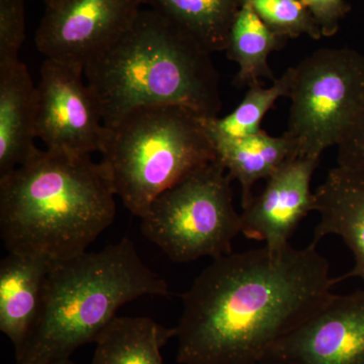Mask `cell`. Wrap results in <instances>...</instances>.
<instances>
[{"label": "cell", "mask_w": 364, "mask_h": 364, "mask_svg": "<svg viewBox=\"0 0 364 364\" xmlns=\"http://www.w3.org/2000/svg\"><path fill=\"white\" fill-rule=\"evenodd\" d=\"M336 282L312 243L215 258L182 294L177 363H259L332 299Z\"/></svg>", "instance_id": "6da1fadb"}, {"label": "cell", "mask_w": 364, "mask_h": 364, "mask_svg": "<svg viewBox=\"0 0 364 364\" xmlns=\"http://www.w3.org/2000/svg\"><path fill=\"white\" fill-rule=\"evenodd\" d=\"M116 196L90 155L38 149L0 176V236L9 253L71 259L111 226Z\"/></svg>", "instance_id": "7a4b0ae2"}, {"label": "cell", "mask_w": 364, "mask_h": 364, "mask_svg": "<svg viewBox=\"0 0 364 364\" xmlns=\"http://www.w3.org/2000/svg\"><path fill=\"white\" fill-rule=\"evenodd\" d=\"M212 53L176 23L143 9L123 37L85 69L105 126L149 105H177L203 119L222 109Z\"/></svg>", "instance_id": "3957f363"}, {"label": "cell", "mask_w": 364, "mask_h": 364, "mask_svg": "<svg viewBox=\"0 0 364 364\" xmlns=\"http://www.w3.org/2000/svg\"><path fill=\"white\" fill-rule=\"evenodd\" d=\"M168 284L141 259L129 238L97 252L55 263L46 282L39 318L16 363L70 358L92 343L121 306L146 296H167Z\"/></svg>", "instance_id": "277c9868"}, {"label": "cell", "mask_w": 364, "mask_h": 364, "mask_svg": "<svg viewBox=\"0 0 364 364\" xmlns=\"http://www.w3.org/2000/svg\"><path fill=\"white\" fill-rule=\"evenodd\" d=\"M205 119L177 105H149L105 126L102 164L124 208L142 218L153 200L217 158Z\"/></svg>", "instance_id": "5b68a950"}, {"label": "cell", "mask_w": 364, "mask_h": 364, "mask_svg": "<svg viewBox=\"0 0 364 364\" xmlns=\"http://www.w3.org/2000/svg\"><path fill=\"white\" fill-rule=\"evenodd\" d=\"M232 181L218 158L191 172L151 203L144 236L176 263L231 254L241 234Z\"/></svg>", "instance_id": "8992f818"}, {"label": "cell", "mask_w": 364, "mask_h": 364, "mask_svg": "<svg viewBox=\"0 0 364 364\" xmlns=\"http://www.w3.org/2000/svg\"><path fill=\"white\" fill-rule=\"evenodd\" d=\"M287 129L299 157L338 146L364 107V55L322 48L294 66Z\"/></svg>", "instance_id": "52a82bcc"}, {"label": "cell", "mask_w": 364, "mask_h": 364, "mask_svg": "<svg viewBox=\"0 0 364 364\" xmlns=\"http://www.w3.org/2000/svg\"><path fill=\"white\" fill-rule=\"evenodd\" d=\"M142 0H57L46 6L35 43L46 59L85 69L130 30Z\"/></svg>", "instance_id": "ba28073f"}, {"label": "cell", "mask_w": 364, "mask_h": 364, "mask_svg": "<svg viewBox=\"0 0 364 364\" xmlns=\"http://www.w3.org/2000/svg\"><path fill=\"white\" fill-rule=\"evenodd\" d=\"M102 111L86 80L85 70L45 59L38 85L36 138L46 149L91 155L102 149Z\"/></svg>", "instance_id": "9c48e42d"}, {"label": "cell", "mask_w": 364, "mask_h": 364, "mask_svg": "<svg viewBox=\"0 0 364 364\" xmlns=\"http://www.w3.org/2000/svg\"><path fill=\"white\" fill-rule=\"evenodd\" d=\"M267 364H364V289L334 294L312 317L279 340Z\"/></svg>", "instance_id": "30bf717a"}, {"label": "cell", "mask_w": 364, "mask_h": 364, "mask_svg": "<svg viewBox=\"0 0 364 364\" xmlns=\"http://www.w3.org/2000/svg\"><path fill=\"white\" fill-rule=\"evenodd\" d=\"M320 158L296 157L267 179L259 196L240 214L241 234L263 241L270 250L289 247V240L301 222L315 210L311 182Z\"/></svg>", "instance_id": "8fae6325"}, {"label": "cell", "mask_w": 364, "mask_h": 364, "mask_svg": "<svg viewBox=\"0 0 364 364\" xmlns=\"http://www.w3.org/2000/svg\"><path fill=\"white\" fill-rule=\"evenodd\" d=\"M315 210L320 220L312 244L327 236H338L353 255V269L340 280L358 277L364 282V168L337 165L315 193Z\"/></svg>", "instance_id": "7c38bea8"}, {"label": "cell", "mask_w": 364, "mask_h": 364, "mask_svg": "<svg viewBox=\"0 0 364 364\" xmlns=\"http://www.w3.org/2000/svg\"><path fill=\"white\" fill-rule=\"evenodd\" d=\"M38 86L21 59L0 62V176L28 161L35 145Z\"/></svg>", "instance_id": "4fadbf2b"}, {"label": "cell", "mask_w": 364, "mask_h": 364, "mask_svg": "<svg viewBox=\"0 0 364 364\" xmlns=\"http://www.w3.org/2000/svg\"><path fill=\"white\" fill-rule=\"evenodd\" d=\"M54 263L9 253L0 263V330L20 350L39 318L48 275Z\"/></svg>", "instance_id": "5bb4252c"}, {"label": "cell", "mask_w": 364, "mask_h": 364, "mask_svg": "<svg viewBox=\"0 0 364 364\" xmlns=\"http://www.w3.org/2000/svg\"><path fill=\"white\" fill-rule=\"evenodd\" d=\"M210 138L218 159L231 178L240 184L242 208L247 207L252 200V189L256 182L261 179L267 181L284 163L299 157L296 144L284 133L273 136L261 130L243 138L214 135H210Z\"/></svg>", "instance_id": "9a60e30c"}, {"label": "cell", "mask_w": 364, "mask_h": 364, "mask_svg": "<svg viewBox=\"0 0 364 364\" xmlns=\"http://www.w3.org/2000/svg\"><path fill=\"white\" fill-rule=\"evenodd\" d=\"M176 336L147 317H117L98 335L91 364H164L162 347Z\"/></svg>", "instance_id": "2e32d148"}, {"label": "cell", "mask_w": 364, "mask_h": 364, "mask_svg": "<svg viewBox=\"0 0 364 364\" xmlns=\"http://www.w3.org/2000/svg\"><path fill=\"white\" fill-rule=\"evenodd\" d=\"M229 38L227 57L239 67L234 79L238 88L261 83V79L275 81L274 74L268 64L272 52L282 49L287 40L279 37L255 13L248 0H239Z\"/></svg>", "instance_id": "e0dca14e"}, {"label": "cell", "mask_w": 364, "mask_h": 364, "mask_svg": "<svg viewBox=\"0 0 364 364\" xmlns=\"http://www.w3.org/2000/svg\"><path fill=\"white\" fill-rule=\"evenodd\" d=\"M191 33L210 53L226 51L239 0H142Z\"/></svg>", "instance_id": "ac0fdd59"}, {"label": "cell", "mask_w": 364, "mask_h": 364, "mask_svg": "<svg viewBox=\"0 0 364 364\" xmlns=\"http://www.w3.org/2000/svg\"><path fill=\"white\" fill-rule=\"evenodd\" d=\"M294 79V67L287 69L282 77L273 81L268 88L261 83L249 87L240 105L223 117L205 119L210 135L223 138H243L262 130L261 122L280 97H289Z\"/></svg>", "instance_id": "d6986e66"}, {"label": "cell", "mask_w": 364, "mask_h": 364, "mask_svg": "<svg viewBox=\"0 0 364 364\" xmlns=\"http://www.w3.org/2000/svg\"><path fill=\"white\" fill-rule=\"evenodd\" d=\"M258 16L279 37L296 39L306 35L313 40L323 38L313 14L301 0H248Z\"/></svg>", "instance_id": "ffe728a7"}, {"label": "cell", "mask_w": 364, "mask_h": 364, "mask_svg": "<svg viewBox=\"0 0 364 364\" xmlns=\"http://www.w3.org/2000/svg\"><path fill=\"white\" fill-rule=\"evenodd\" d=\"M25 40V0H0V62L20 59Z\"/></svg>", "instance_id": "44dd1931"}, {"label": "cell", "mask_w": 364, "mask_h": 364, "mask_svg": "<svg viewBox=\"0 0 364 364\" xmlns=\"http://www.w3.org/2000/svg\"><path fill=\"white\" fill-rule=\"evenodd\" d=\"M317 21L323 37L338 33L340 23L351 11L346 0H301Z\"/></svg>", "instance_id": "7402d4cb"}, {"label": "cell", "mask_w": 364, "mask_h": 364, "mask_svg": "<svg viewBox=\"0 0 364 364\" xmlns=\"http://www.w3.org/2000/svg\"><path fill=\"white\" fill-rule=\"evenodd\" d=\"M340 166L364 168V107L337 146Z\"/></svg>", "instance_id": "603a6c76"}, {"label": "cell", "mask_w": 364, "mask_h": 364, "mask_svg": "<svg viewBox=\"0 0 364 364\" xmlns=\"http://www.w3.org/2000/svg\"><path fill=\"white\" fill-rule=\"evenodd\" d=\"M18 364V363H16ZM47 364H74L73 361L70 358L61 359V360L54 361V363Z\"/></svg>", "instance_id": "cb8c5ba5"}, {"label": "cell", "mask_w": 364, "mask_h": 364, "mask_svg": "<svg viewBox=\"0 0 364 364\" xmlns=\"http://www.w3.org/2000/svg\"><path fill=\"white\" fill-rule=\"evenodd\" d=\"M42 1L44 2L46 6H49L54 4V2H56L57 0H42Z\"/></svg>", "instance_id": "d4e9b609"}, {"label": "cell", "mask_w": 364, "mask_h": 364, "mask_svg": "<svg viewBox=\"0 0 364 364\" xmlns=\"http://www.w3.org/2000/svg\"><path fill=\"white\" fill-rule=\"evenodd\" d=\"M248 364H267V363H263V361H259V363H248Z\"/></svg>", "instance_id": "484cf974"}]
</instances>
